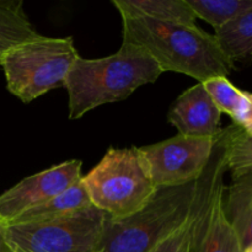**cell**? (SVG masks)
Instances as JSON below:
<instances>
[{"mask_svg":"<svg viewBox=\"0 0 252 252\" xmlns=\"http://www.w3.org/2000/svg\"><path fill=\"white\" fill-rule=\"evenodd\" d=\"M122 17L123 42L147 51L164 71L185 74L204 83L230 75L235 64L225 56L214 34L201 27L159 22L116 4Z\"/></svg>","mask_w":252,"mask_h":252,"instance_id":"cell-1","label":"cell"},{"mask_svg":"<svg viewBox=\"0 0 252 252\" xmlns=\"http://www.w3.org/2000/svg\"><path fill=\"white\" fill-rule=\"evenodd\" d=\"M161 74L147 51L126 42L103 58L79 57L64 86L69 95V118L78 120L94 108L126 100L140 86L155 83Z\"/></svg>","mask_w":252,"mask_h":252,"instance_id":"cell-2","label":"cell"},{"mask_svg":"<svg viewBox=\"0 0 252 252\" xmlns=\"http://www.w3.org/2000/svg\"><path fill=\"white\" fill-rule=\"evenodd\" d=\"M236 126L230 125L216 137L208 164L194 182L189 214V251L243 252L238 234L224 213V176Z\"/></svg>","mask_w":252,"mask_h":252,"instance_id":"cell-3","label":"cell"},{"mask_svg":"<svg viewBox=\"0 0 252 252\" xmlns=\"http://www.w3.org/2000/svg\"><path fill=\"white\" fill-rule=\"evenodd\" d=\"M194 182L158 189L135 213L118 219L107 217L100 252H150L184 228L189 220Z\"/></svg>","mask_w":252,"mask_h":252,"instance_id":"cell-4","label":"cell"},{"mask_svg":"<svg viewBox=\"0 0 252 252\" xmlns=\"http://www.w3.org/2000/svg\"><path fill=\"white\" fill-rule=\"evenodd\" d=\"M81 182L91 204L112 219L142 209L158 189L137 147L110 148Z\"/></svg>","mask_w":252,"mask_h":252,"instance_id":"cell-5","label":"cell"},{"mask_svg":"<svg viewBox=\"0 0 252 252\" xmlns=\"http://www.w3.org/2000/svg\"><path fill=\"white\" fill-rule=\"evenodd\" d=\"M73 37L38 36L5 54L0 61L10 93L29 103L65 86L79 58Z\"/></svg>","mask_w":252,"mask_h":252,"instance_id":"cell-6","label":"cell"},{"mask_svg":"<svg viewBox=\"0 0 252 252\" xmlns=\"http://www.w3.org/2000/svg\"><path fill=\"white\" fill-rule=\"evenodd\" d=\"M107 216L94 207L43 223L5 224L14 252H100Z\"/></svg>","mask_w":252,"mask_h":252,"instance_id":"cell-7","label":"cell"},{"mask_svg":"<svg viewBox=\"0 0 252 252\" xmlns=\"http://www.w3.org/2000/svg\"><path fill=\"white\" fill-rule=\"evenodd\" d=\"M216 138L177 134L170 139L139 148L157 189L197 181L208 164Z\"/></svg>","mask_w":252,"mask_h":252,"instance_id":"cell-8","label":"cell"},{"mask_svg":"<svg viewBox=\"0 0 252 252\" xmlns=\"http://www.w3.org/2000/svg\"><path fill=\"white\" fill-rule=\"evenodd\" d=\"M81 161L69 160L25 177L0 194V219L5 224L29 209L63 193L81 179Z\"/></svg>","mask_w":252,"mask_h":252,"instance_id":"cell-9","label":"cell"},{"mask_svg":"<svg viewBox=\"0 0 252 252\" xmlns=\"http://www.w3.org/2000/svg\"><path fill=\"white\" fill-rule=\"evenodd\" d=\"M220 117L221 112L202 83L185 90L167 113V121L179 134L199 138H216L221 130Z\"/></svg>","mask_w":252,"mask_h":252,"instance_id":"cell-10","label":"cell"},{"mask_svg":"<svg viewBox=\"0 0 252 252\" xmlns=\"http://www.w3.org/2000/svg\"><path fill=\"white\" fill-rule=\"evenodd\" d=\"M204 89L221 113L233 120V125L245 134H252V93L239 89L226 76L204 81Z\"/></svg>","mask_w":252,"mask_h":252,"instance_id":"cell-11","label":"cell"},{"mask_svg":"<svg viewBox=\"0 0 252 252\" xmlns=\"http://www.w3.org/2000/svg\"><path fill=\"white\" fill-rule=\"evenodd\" d=\"M224 213L244 250L252 244V171L233 177L224 198Z\"/></svg>","mask_w":252,"mask_h":252,"instance_id":"cell-12","label":"cell"},{"mask_svg":"<svg viewBox=\"0 0 252 252\" xmlns=\"http://www.w3.org/2000/svg\"><path fill=\"white\" fill-rule=\"evenodd\" d=\"M89 206H91V202L80 179L63 193L53 197L41 206H37L34 208L24 212L6 224L43 223V221H49L61 218V217L68 216V214L80 211V209L86 208Z\"/></svg>","mask_w":252,"mask_h":252,"instance_id":"cell-13","label":"cell"},{"mask_svg":"<svg viewBox=\"0 0 252 252\" xmlns=\"http://www.w3.org/2000/svg\"><path fill=\"white\" fill-rule=\"evenodd\" d=\"M41 34L27 17L20 0L0 1V61L16 47Z\"/></svg>","mask_w":252,"mask_h":252,"instance_id":"cell-14","label":"cell"},{"mask_svg":"<svg viewBox=\"0 0 252 252\" xmlns=\"http://www.w3.org/2000/svg\"><path fill=\"white\" fill-rule=\"evenodd\" d=\"M123 7L159 22L196 26L197 16L186 0H113Z\"/></svg>","mask_w":252,"mask_h":252,"instance_id":"cell-15","label":"cell"},{"mask_svg":"<svg viewBox=\"0 0 252 252\" xmlns=\"http://www.w3.org/2000/svg\"><path fill=\"white\" fill-rule=\"evenodd\" d=\"M214 31L221 51L234 64L252 62V10Z\"/></svg>","mask_w":252,"mask_h":252,"instance_id":"cell-16","label":"cell"},{"mask_svg":"<svg viewBox=\"0 0 252 252\" xmlns=\"http://www.w3.org/2000/svg\"><path fill=\"white\" fill-rule=\"evenodd\" d=\"M197 19L208 22L214 30L225 26L252 10V0H186Z\"/></svg>","mask_w":252,"mask_h":252,"instance_id":"cell-17","label":"cell"},{"mask_svg":"<svg viewBox=\"0 0 252 252\" xmlns=\"http://www.w3.org/2000/svg\"><path fill=\"white\" fill-rule=\"evenodd\" d=\"M228 169L233 177L252 171V134H245L241 129L235 133L230 144Z\"/></svg>","mask_w":252,"mask_h":252,"instance_id":"cell-18","label":"cell"},{"mask_svg":"<svg viewBox=\"0 0 252 252\" xmlns=\"http://www.w3.org/2000/svg\"><path fill=\"white\" fill-rule=\"evenodd\" d=\"M189 220L186 225L175 234L170 235L169 238L165 239L164 241L155 246L150 252H180L182 246H184L185 241L189 238Z\"/></svg>","mask_w":252,"mask_h":252,"instance_id":"cell-19","label":"cell"},{"mask_svg":"<svg viewBox=\"0 0 252 252\" xmlns=\"http://www.w3.org/2000/svg\"><path fill=\"white\" fill-rule=\"evenodd\" d=\"M0 252H14L11 248H10L9 244L6 243V240H5V238L2 239V241L0 243Z\"/></svg>","mask_w":252,"mask_h":252,"instance_id":"cell-20","label":"cell"},{"mask_svg":"<svg viewBox=\"0 0 252 252\" xmlns=\"http://www.w3.org/2000/svg\"><path fill=\"white\" fill-rule=\"evenodd\" d=\"M4 231H5V223L0 219V243H1L2 239H4Z\"/></svg>","mask_w":252,"mask_h":252,"instance_id":"cell-21","label":"cell"},{"mask_svg":"<svg viewBox=\"0 0 252 252\" xmlns=\"http://www.w3.org/2000/svg\"><path fill=\"white\" fill-rule=\"evenodd\" d=\"M180 252H191V251H189V238H187V240L185 241L184 246H182L181 251H180Z\"/></svg>","mask_w":252,"mask_h":252,"instance_id":"cell-22","label":"cell"},{"mask_svg":"<svg viewBox=\"0 0 252 252\" xmlns=\"http://www.w3.org/2000/svg\"><path fill=\"white\" fill-rule=\"evenodd\" d=\"M243 252H252V244H250L249 246H246V248L243 250Z\"/></svg>","mask_w":252,"mask_h":252,"instance_id":"cell-23","label":"cell"}]
</instances>
